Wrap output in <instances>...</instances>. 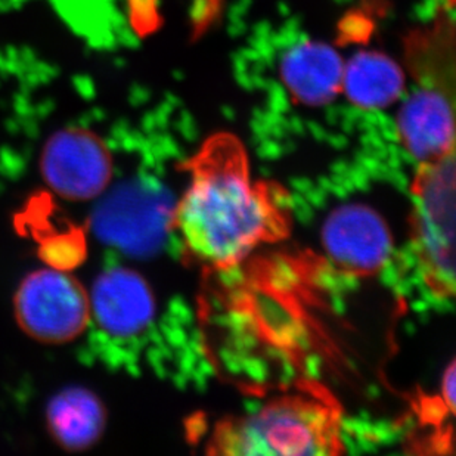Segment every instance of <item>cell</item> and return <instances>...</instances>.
<instances>
[{
	"label": "cell",
	"mask_w": 456,
	"mask_h": 456,
	"mask_svg": "<svg viewBox=\"0 0 456 456\" xmlns=\"http://www.w3.org/2000/svg\"><path fill=\"white\" fill-rule=\"evenodd\" d=\"M190 185L173 211L186 251L210 269H228L289 233L280 186L251 179L242 143L228 134L207 139L188 163Z\"/></svg>",
	"instance_id": "cell-1"
},
{
	"label": "cell",
	"mask_w": 456,
	"mask_h": 456,
	"mask_svg": "<svg viewBox=\"0 0 456 456\" xmlns=\"http://www.w3.org/2000/svg\"><path fill=\"white\" fill-rule=\"evenodd\" d=\"M217 455H336L341 452L338 409L325 397H276L244 417L219 422L208 442Z\"/></svg>",
	"instance_id": "cell-2"
},
{
	"label": "cell",
	"mask_w": 456,
	"mask_h": 456,
	"mask_svg": "<svg viewBox=\"0 0 456 456\" xmlns=\"http://www.w3.org/2000/svg\"><path fill=\"white\" fill-rule=\"evenodd\" d=\"M409 253L437 302L455 294V154L419 164L411 188Z\"/></svg>",
	"instance_id": "cell-3"
},
{
	"label": "cell",
	"mask_w": 456,
	"mask_h": 456,
	"mask_svg": "<svg viewBox=\"0 0 456 456\" xmlns=\"http://www.w3.org/2000/svg\"><path fill=\"white\" fill-rule=\"evenodd\" d=\"M13 314L26 336L44 345H67L91 322L89 293L71 272L45 266L21 281L13 296Z\"/></svg>",
	"instance_id": "cell-4"
},
{
	"label": "cell",
	"mask_w": 456,
	"mask_h": 456,
	"mask_svg": "<svg viewBox=\"0 0 456 456\" xmlns=\"http://www.w3.org/2000/svg\"><path fill=\"white\" fill-rule=\"evenodd\" d=\"M40 175L52 194L86 203L111 185L114 159L100 134L78 126L56 130L40 152Z\"/></svg>",
	"instance_id": "cell-5"
},
{
	"label": "cell",
	"mask_w": 456,
	"mask_h": 456,
	"mask_svg": "<svg viewBox=\"0 0 456 456\" xmlns=\"http://www.w3.org/2000/svg\"><path fill=\"white\" fill-rule=\"evenodd\" d=\"M328 260L350 276L372 275L392 256V235L383 217L365 204L337 207L322 226Z\"/></svg>",
	"instance_id": "cell-6"
},
{
	"label": "cell",
	"mask_w": 456,
	"mask_h": 456,
	"mask_svg": "<svg viewBox=\"0 0 456 456\" xmlns=\"http://www.w3.org/2000/svg\"><path fill=\"white\" fill-rule=\"evenodd\" d=\"M91 316L102 331L130 338L145 331L155 318V298L143 276L129 267L103 271L89 294Z\"/></svg>",
	"instance_id": "cell-7"
},
{
	"label": "cell",
	"mask_w": 456,
	"mask_h": 456,
	"mask_svg": "<svg viewBox=\"0 0 456 456\" xmlns=\"http://www.w3.org/2000/svg\"><path fill=\"white\" fill-rule=\"evenodd\" d=\"M397 134L418 163H433L455 154L452 91L422 85L397 116Z\"/></svg>",
	"instance_id": "cell-8"
},
{
	"label": "cell",
	"mask_w": 456,
	"mask_h": 456,
	"mask_svg": "<svg viewBox=\"0 0 456 456\" xmlns=\"http://www.w3.org/2000/svg\"><path fill=\"white\" fill-rule=\"evenodd\" d=\"M52 440L67 452H86L100 444L107 428V409L100 396L86 387L62 388L45 411Z\"/></svg>",
	"instance_id": "cell-9"
},
{
	"label": "cell",
	"mask_w": 456,
	"mask_h": 456,
	"mask_svg": "<svg viewBox=\"0 0 456 456\" xmlns=\"http://www.w3.org/2000/svg\"><path fill=\"white\" fill-rule=\"evenodd\" d=\"M345 64L327 45H297L285 53L281 76L296 100L322 105L336 98L343 86Z\"/></svg>",
	"instance_id": "cell-10"
},
{
	"label": "cell",
	"mask_w": 456,
	"mask_h": 456,
	"mask_svg": "<svg viewBox=\"0 0 456 456\" xmlns=\"http://www.w3.org/2000/svg\"><path fill=\"white\" fill-rule=\"evenodd\" d=\"M154 213L138 191L118 188L110 194L107 191L92 215V231L108 246L138 253L155 235Z\"/></svg>",
	"instance_id": "cell-11"
},
{
	"label": "cell",
	"mask_w": 456,
	"mask_h": 456,
	"mask_svg": "<svg viewBox=\"0 0 456 456\" xmlns=\"http://www.w3.org/2000/svg\"><path fill=\"white\" fill-rule=\"evenodd\" d=\"M48 199L31 200L20 220L37 242V256L45 266L56 271L73 272L86 262L89 247L85 229L77 224L51 222Z\"/></svg>",
	"instance_id": "cell-12"
},
{
	"label": "cell",
	"mask_w": 456,
	"mask_h": 456,
	"mask_svg": "<svg viewBox=\"0 0 456 456\" xmlns=\"http://www.w3.org/2000/svg\"><path fill=\"white\" fill-rule=\"evenodd\" d=\"M403 74L387 56L361 53L343 73V86L352 102L365 110L388 107L403 91Z\"/></svg>",
	"instance_id": "cell-13"
}]
</instances>
